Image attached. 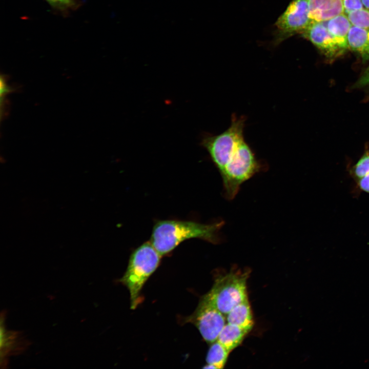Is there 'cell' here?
<instances>
[{
  "label": "cell",
  "mask_w": 369,
  "mask_h": 369,
  "mask_svg": "<svg viewBox=\"0 0 369 369\" xmlns=\"http://www.w3.org/2000/svg\"><path fill=\"white\" fill-rule=\"evenodd\" d=\"M245 120L233 114L227 130L217 135L204 134L201 139L200 145L221 176L228 200L235 198L242 183L265 168L244 139Z\"/></svg>",
  "instance_id": "obj_1"
},
{
  "label": "cell",
  "mask_w": 369,
  "mask_h": 369,
  "mask_svg": "<svg viewBox=\"0 0 369 369\" xmlns=\"http://www.w3.org/2000/svg\"><path fill=\"white\" fill-rule=\"evenodd\" d=\"M223 225V221L206 224L193 221L159 220L153 227L150 241L163 256L170 253L181 242L190 239L218 243L220 241L219 231Z\"/></svg>",
  "instance_id": "obj_2"
},
{
  "label": "cell",
  "mask_w": 369,
  "mask_h": 369,
  "mask_svg": "<svg viewBox=\"0 0 369 369\" xmlns=\"http://www.w3.org/2000/svg\"><path fill=\"white\" fill-rule=\"evenodd\" d=\"M161 256L151 242L146 241L131 253L127 270L119 281L129 291L131 308H136L145 283L159 266Z\"/></svg>",
  "instance_id": "obj_3"
},
{
  "label": "cell",
  "mask_w": 369,
  "mask_h": 369,
  "mask_svg": "<svg viewBox=\"0 0 369 369\" xmlns=\"http://www.w3.org/2000/svg\"><path fill=\"white\" fill-rule=\"evenodd\" d=\"M249 271H231L218 277L206 296L226 315L236 305L248 299L247 281Z\"/></svg>",
  "instance_id": "obj_4"
},
{
  "label": "cell",
  "mask_w": 369,
  "mask_h": 369,
  "mask_svg": "<svg viewBox=\"0 0 369 369\" xmlns=\"http://www.w3.org/2000/svg\"><path fill=\"white\" fill-rule=\"evenodd\" d=\"M185 321L194 324L204 340L210 344L217 340L227 323L226 316L220 312L205 295L200 299L194 313L187 317Z\"/></svg>",
  "instance_id": "obj_5"
},
{
  "label": "cell",
  "mask_w": 369,
  "mask_h": 369,
  "mask_svg": "<svg viewBox=\"0 0 369 369\" xmlns=\"http://www.w3.org/2000/svg\"><path fill=\"white\" fill-rule=\"evenodd\" d=\"M311 23L308 0H292L275 23V45L301 34Z\"/></svg>",
  "instance_id": "obj_6"
},
{
  "label": "cell",
  "mask_w": 369,
  "mask_h": 369,
  "mask_svg": "<svg viewBox=\"0 0 369 369\" xmlns=\"http://www.w3.org/2000/svg\"><path fill=\"white\" fill-rule=\"evenodd\" d=\"M301 34L329 59H335L345 52L327 30L324 22H311Z\"/></svg>",
  "instance_id": "obj_7"
},
{
  "label": "cell",
  "mask_w": 369,
  "mask_h": 369,
  "mask_svg": "<svg viewBox=\"0 0 369 369\" xmlns=\"http://www.w3.org/2000/svg\"><path fill=\"white\" fill-rule=\"evenodd\" d=\"M311 22H325L344 13L342 0H308Z\"/></svg>",
  "instance_id": "obj_8"
},
{
  "label": "cell",
  "mask_w": 369,
  "mask_h": 369,
  "mask_svg": "<svg viewBox=\"0 0 369 369\" xmlns=\"http://www.w3.org/2000/svg\"><path fill=\"white\" fill-rule=\"evenodd\" d=\"M324 22L339 45L345 51L348 49L347 36L352 25L346 14L342 13Z\"/></svg>",
  "instance_id": "obj_9"
},
{
  "label": "cell",
  "mask_w": 369,
  "mask_h": 369,
  "mask_svg": "<svg viewBox=\"0 0 369 369\" xmlns=\"http://www.w3.org/2000/svg\"><path fill=\"white\" fill-rule=\"evenodd\" d=\"M348 49L359 54L364 60H369V30L352 25L347 36Z\"/></svg>",
  "instance_id": "obj_10"
},
{
  "label": "cell",
  "mask_w": 369,
  "mask_h": 369,
  "mask_svg": "<svg viewBox=\"0 0 369 369\" xmlns=\"http://www.w3.org/2000/svg\"><path fill=\"white\" fill-rule=\"evenodd\" d=\"M250 331L239 326L227 322L217 340L231 352L241 343Z\"/></svg>",
  "instance_id": "obj_11"
},
{
  "label": "cell",
  "mask_w": 369,
  "mask_h": 369,
  "mask_svg": "<svg viewBox=\"0 0 369 369\" xmlns=\"http://www.w3.org/2000/svg\"><path fill=\"white\" fill-rule=\"evenodd\" d=\"M227 322L251 331L254 324L248 299L234 307L226 315Z\"/></svg>",
  "instance_id": "obj_12"
},
{
  "label": "cell",
  "mask_w": 369,
  "mask_h": 369,
  "mask_svg": "<svg viewBox=\"0 0 369 369\" xmlns=\"http://www.w3.org/2000/svg\"><path fill=\"white\" fill-rule=\"evenodd\" d=\"M230 352L217 340L211 343L208 350L204 368H222Z\"/></svg>",
  "instance_id": "obj_13"
},
{
  "label": "cell",
  "mask_w": 369,
  "mask_h": 369,
  "mask_svg": "<svg viewBox=\"0 0 369 369\" xmlns=\"http://www.w3.org/2000/svg\"><path fill=\"white\" fill-rule=\"evenodd\" d=\"M350 172L356 181L369 173V151H366L362 155Z\"/></svg>",
  "instance_id": "obj_14"
},
{
  "label": "cell",
  "mask_w": 369,
  "mask_h": 369,
  "mask_svg": "<svg viewBox=\"0 0 369 369\" xmlns=\"http://www.w3.org/2000/svg\"><path fill=\"white\" fill-rule=\"evenodd\" d=\"M346 14L352 25L369 29V9L362 8Z\"/></svg>",
  "instance_id": "obj_15"
},
{
  "label": "cell",
  "mask_w": 369,
  "mask_h": 369,
  "mask_svg": "<svg viewBox=\"0 0 369 369\" xmlns=\"http://www.w3.org/2000/svg\"><path fill=\"white\" fill-rule=\"evenodd\" d=\"M344 13H348L363 8L362 0H342Z\"/></svg>",
  "instance_id": "obj_16"
},
{
  "label": "cell",
  "mask_w": 369,
  "mask_h": 369,
  "mask_svg": "<svg viewBox=\"0 0 369 369\" xmlns=\"http://www.w3.org/2000/svg\"><path fill=\"white\" fill-rule=\"evenodd\" d=\"M357 88L369 87V65L355 85Z\"/></svg>",
  "instance_id": "obj_17"
},
{
  "label": "cell",
  "mask_w": 369,
  "mask_h": 369,
  "mask_svg": "<svg viewBox=\"0 0 369 369\" xmlns=\"http://www.w3.org/2000/svg\"><path fill=\"white\" fill-rule=\"evenodd\" d=\"M357 188L369 193V173L356 181Z\"/></svg>",
  "instance_id": "obj_18"
},
{
  "label": "cell",
  "mask_w": 369,
  "mask_h": 369,
  "mask_svg": "<svg viewBox=\"0 0 369 369\" xmlns=\"http://www.w3.org/2000/svg\"><path fill=\"white\" fill-rule=\"evenodd\" d=\"M50 2H54V3H69L70 0H48Z\"/></svg>",
  "instance_id": "obj_19"
},
{
  "label": "cell",
  "mask_w": 369,
  "mask_h": 369,
  "mask_svg": "<svg viewBox=\"0 0 369 369\" xmlns=\"http://www.w3.org/2000/svg\"><path fill=\"white\" fill-rule=\"evenodd\" d=\"M362 2L363 6L366 9H369V0H362Z\"/></svg>",
  "instance_id": "obj_20"
}]
</instances>
